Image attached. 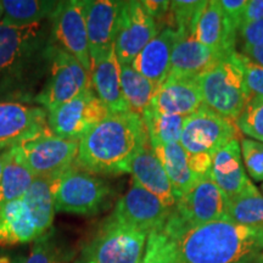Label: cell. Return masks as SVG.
Here are the masks:
<instances>
[{"label": "cell", "mask_w": 263, "mask_h": 263, "mask_svg": "<svg viewBox=\"0 0 263 263\" xmlns=\"http://www.w3.org/2000/svg\"><path fill=\"white\" fill-rule=\"evenodd\" d=\"M149 144L141 116L134 112L108 114L78 141L76 163L95 176L130 173L138 153Z\"/></svg>", "instance_id": "1"}, {"label": "cell", "mask_w": 263, "mask_h": 263, "mask_svg": "<svg viewBox=\"0 0 263 263\" xmlns=\"http://www.w3.org/2000/svg\"><path fill=\"white\" fill-rule=\"evenodd\" d=\"M183 263H255L263 252V227L221 219L174 236Z\"/></svg>", "instance_id": "2"}, {"label": "cell", "mask_w": 263, "mask_h": 263, "mask_svg": "<svg viewBox=\"0 0 263 263\" xmlns=\"http://www.w3.org/2000/svg\"><path fill=\"white\" fill-rule=\"evenodd\" d=\"M196 81L203 104L234 122L252 98L245 82L240 52L226 57Z\"/></svg>", "instance_id": "3"}, {"label": "cell", "mask_w": 263, "mask_h": 263, "mask_svg": "<svg viewBox=\"0 0 263 263\" xmlns=\"http://www.w3.org/2000/svg\"><path fill=\"white\" fill-rule=\"evenodd\" d=\"M52 193L55 211L87 217L104 211L114 196L110 183L77 163L52 178Z\"/></svg>", "instance_id": "4"}, {"label": "cell", "mask_w": 263, "mask_h": 263, "mask_svg": "<svg viewBox=\"0 0 263 263\" xmlns=\"http://www.w3.org/2000/svg\"><path fill=\"white\" fill-rule=\"evenodd\" d=\"M147 235L110 215L83 245L74 263H138Z\"/></svg>", "instance_id": "5"}, {"label": "cell", "mask_w": 263, "mask_h": 263, "mask_svg": "<svg viewBox=\"0 0 263 263\" xmlns=\"http://www.w3.org/2000/svg\"><path fill=\"white\" fill-rule=\"evenodd\" d=\"M229 218L228 201L210 173L180 196L167 219L163 232L174 238L194 227Z\"/></svg>", "instance_id": "6"}, {"label": "cell", "mask_w": 263, "mask_h": 263, "mask_svg": "<svg viewBox=\"0 0 263 263\" xmlns=\"http://www.w3.org/2000/svg\"><path fill=\"white\" fill-rule=\"evenodd\" d=\"M44 59L49 76L34 101L48 114L91 88L90 73L61 48L49 42L44 50Z\"/></svg>", "instance_id": "7"}, {"label": "cell", "mask_w": 263, "mask_h": 263, "mask_svg": "<svg viewBox=\"0 0 263 263\" xmlns=\"http://www.w3.org/2000/svg\"><path fill=\"white\" fill-rule=\"evenodd\" d=\"M11 154L34 178H54L76 163L78 141L55 136L48 128L11 147Z\"/></svg>", "instance_id": "8"}, {"label": "cell", "mask_w": 263, "mask_h": 263, "mask_svg": "<svg viewBox=\"0 0 263 263\" xmlns=\"http://www.w3.org/2000/svg\"><path fill=\"white\" fill-rule=\"evenodd\" d=\"M233 139H239L236 124L203 104L196 112L185 117L179 143L188 155L207 154L213 156Z\"/></svg>", "instance_id": "9"}, {"label": "cell", "mask_w": 263, "mask_h": 263, "mask_svg": "<svg viewBox=\"0 0 263 263\" xmlns=\"http://www.w3.org/2000/svg\"><path fill=\"white\" fill-rule=\"evenodd\" d=\"M50 24V43L72 55L91 74L84 0L59 2Z\"/></svg>", "instance_id": "10"}, {"label": "cell", "mask_w": 263, "mask_h": 263, "mask_svg": "<svg viewBox=\"0 0 263 263\" xmlns=\"http://www.w3.org/2000/svg\"><path fill=\"white\" fill-rule=\"evenodd\" d=\"M108 115L93 87L48 114V128L55 136L80 141Z\"/></svg>", "instance_id": "11"}, {"label": "cell", "mask_w": 263, "mask_h": 263, "mask_svg": "<svg viewBox=\"0 0 263 263\" xmlns=\"http://www.w3.org/2000/svg\"><path fill=\"white\" fill-rule=\"evenodd\" d=\"M161 31L141 2H122L115 35V51L121 65L132 64L143 48Z\"/></svg>", "instance_id": "12"}, {"label": "cell", "mask_w": 263, "mask_h": 263, "mask_svg": "<svg viewBox=\"0 0 263 263\" xmlns=\"http://www.w3.org/2000/svg\"><path fill=\"white\" fill-rule=\"evenodd\" d=\"M171 212L159 197L132 180L130 188L116 202L111 215L121 222L150 234L164 228Z\"/></svg>", "instance_id": "13"}, {"label": "cell", "mask_w": 263, "mask_h": 263, "mask_svg": "<svg viewBox=\"0 0 263 263\" xmlns=\"http://www.w3.org/2000/svg\"><path fill=\"white\" fill-rule=\"evenodd\" d=\"M48 129V112L35 104L0 101V153Z\"/></svg>", "instance_id": "14"}, {"label": "cell", "mask_w": 263, "mask_h": 263, "mask_svg": "<svg viewBox=\"0 0 263 263\" xmlns=\"http://www.w3.org/2000/svg\"><path fill=\"white\" fill-rule=\"evenodd\" d=\"M44 39L43 22L27 26L0 24V77L18 72L28 64Z\"/></svg>", "instance_id": "15"}, {"label": "cell", "mask_w": 263, "mask_h": 263, "mask_svg": "<svg viewBox=\"0 0 263 263\" xmlns=\"http://www.w3.org/2000/svg\"><path fill=\"white\" fill-rule=\"evenodd\" d=\"M121 5L122 2L116 0H84L91 67L103 60L115 47Z\"/></svg>", "instance_id": "16"}, {"label": "cell", "mask_w": 263, "mask_h": 263, "mask_svg": "<svg viewBox=\"0 0 263 263\" xmlns=\"http://www.w3.org/2000/svg\"><path fill=\"white\" fill-rule=\"evenodd\" d=\"M192 35L205 47L230 55L235 52L238 32L230 27L219 0H210L199 12Z\"/></svg>", "instance_id": "17"}, {"label": "cell", "mask_w": 263, "mask_h": 263, "mask_svg": "<svg viewBox=\"0 0 263 263\" xmlns=\"http://www.w3.org/2000/svg\"><path fill=\"white\" fill-rule=\"evenodd\" d=\"M211 176L227 201L254 185L246 174L239 139L230 140L213 154Z\"/></svg>", "instance_id": "18"}, {"label": "cell", "mask_w": 263, "mask_h": 263, "mask_svg": "<svg viewBox=\"0 0 263 263\" xmlns=\"http://www.w3.org/2000/svg\"><path fill=\"white\" fill-rule=\"evenodd\" d=\"M203 105L196 78L168 76L157 88L149 106L168 115L188 117Z\"/></svg>", "instance_id": "19"}, {"label": "cell", "mask_w": 263, "mask_h": 263, "mask_svg": "<svg viewBox=\"0 0 263 263\" xmlns=\"http://www.w3.org/2000/svg\"><path fill=\"white\" fill-rule=\"evenodd\" d=\"M177 34L178 37L172 51L168 76L197 78L228 57L205 47L192 34Z\"/></svg>", "instance_id": "20"}, {"label": "cell", "mask_w": 263, "mask_h": 263, "mask_svg": "<svg viewBox=\"0 0 263 263\" xmlns=\"http://www.w3.org/2000/svg\"><path fill=\"white\" fill-rule=\"evenodd\" d=\"M177 37L178 34L173 28L163 27L130 64L134 70L153 82L157 88L170 74L171 58Z\"/></svg>", "instance_id": "21"}, {"label": "cell", "mask_w": 263, "mask_h": 263, "mask_svg": "<svg viewBox=\"0 0 263 263\" xmlns=\"http://www.w3.org/2000/svg\"><path fill=\"white\" fill-rule=\"evenodd\" d=\"M130 174L133 182L159 197L161 202L172 211L178 202V197L150 144L143 147L134 157Z\"/></svg>", "instance_id": "22"}, {"label": "cell", "mask_w": 263, "mask_h": 263, "mask_svg": "<svg viewBox=\"0 0 263 263\" xmlns=\"http://www.w3.org/2000/svg\"><path fill=\"white\" fill-rule=\"evenodd\" d=\"M91 87L107 108L108 114L132 112L123 97L121 84V64L118 61L115 47L100 62L91 67Z\"/></svg>", "instance_id": "23"}, {"label": "cell", "mask_w": 263, "mask_h": 263, "mask_svg": "<svg viewBox=\"0 0 263 263\" xmlns=\"http://www.w3.org/2000/svg\"><path fill=\"white\" fill-rule=\"evenodd\" d=\"M39 236L37 226L24 200H16L0 207V246L27 244Z\"/></svg>", "instance_id": "24"}, {"label": "cell", "mask_w": 263, "mask_h": 263, "mask_svg": "<svg viewBox=\"0 0 263 263\" xmlns=\"http://www.w3.org/2000/svg\"><path fill=\"white\" fill-rule=\"evenodd\" d=\"M151 146V145H150ZM154 153L159 157L164 172L172 184L178 200L194 186L197 180L189 164V155L180 143L153 145Z\"/></svg>", "instance_id": "25"}, {"label": "cell", "mask_w": 263, "mask_h": 263, "mask_svg": "<svg viewBox=\"0 0 263 263\" xmlns=\"http://www.w3.org/2000/svg\"><path fill=\"white\" fill-rule=\"evenodd\" d=\"M22 200L37 226L39 234L43 235L50 230L57 212L52 193V178H34Z\"/></svg>", "instance_id": "26"}, {"label": "cell", "mask_w": 263, "mask_h": 263, "mask_svg": "<svg viewBox=\"0 0 263 263\" xmlns=\"http://www.w3.org/2000/svg\"><path fill=\"white\" fill-rule=\"evenodd\" d=\"M3 18L0 24L11 26H27L41 24L50 18L57 10L59 2L51 0H4L2 2Z\"/></svg>", "instance_id": "27"}, {"label": "cell", "mask_w": 263, "mask_h": 263, "mask_svg": "<svg viewBox=\"0 0 263 263\" xmlns=\"http://www.w3.org/2000/svg\"><path fill=\"white\" fill-rule=\"evenodd\" d=\"M121 84L129 110L141 116L150 105L157 85L134 70L130 64L121 65Z\"/></svg>", "instance_id": "28"}, {"label": "cell", "mask_w": 263, "mask_h": 263, "mask_svg": "<svg viewBox=\"0 0 263 263\" xmlns=\"http://www.w3.org/2000/svg\"><path fill=\"white\" fill-rule=\"evenodd\" d=\"M145 124L149 144L151 146L157 144L179 143L185 117L168 115L157 111L156 108L147 106L141 115Z\"/></svg>", "instance_id": "29"}, {"label": "cell", "mask_w": 263, "mask_h": 263, "mask_svg": "<svg viewBox=\"0 0 263 263\" xmlns=\"http://www.w3.org/2000/svg\"><path fill=\"white\" fill-rule=\"evenodd\" d=\"M74 257L76 250L51 228L34 240L31 252L21 263H68Z\"/></svg>", "instance_id": "30"}, {"label": "cell", "mask_w": 263, "mask_h": 263, "mask_svg": "<svg viewBox=\"0 0 263 263\" xmlns=\"http://www.w3.org/2000/svg\"><path fill=\"white\" fill-rule=\"evenodd\" d=\"M34 177L31 172L12 156L11 149L3 170L0 178V207L6 203L24 199L29 186L32 185Z\"/></svg>", "instance_id": "31"}, {"label": "cell", "mask_w": 263, "mask_h": 263, "mask_svg": "<svg viewBox=\"0 0 263 263\" xmlns=\"http://www.w3.org/2000/svg\"><path fill=\"white\" fill-rule=\"evenodd\" d=\"M228 215L234 222L263 227V195L255 185L228 200Z\"/></svg>", "instance_id": "32"}, {"label": "cell", "mask_w": 263, "mask_h": 263, "mask_svg": "<svg viewBox=\"0 0 263 263\" xmlns=\"http://www.w3.org/2000/svg\"><path fill=\"white\" fill-rule=\"evenodd\" d=\"M138 263H183L173 239L162 230L147 235L146 246Z\"/></svg>", "instance_id": "33"}, {"label": "cell", "mask_w": 263, "mask_h": 263, "mask_svg": "<svg viewBox=\"0 0 263 263\" xmlns=\"http://www.w3.org/2000/svg\"><path fill=\"white\" fill-rule=\"evenodd\" d=\"M206 2H171L167 27L180 34H192L195 20Z\"/></svg>", "instance_id": "34"}, {"label": "cell", "mask_w": 263, "mask_h": 263, "mask_svg": "<svg viewBox=\"0 0 263 263\" xmlns=\"http://www.w3.org/2000/svg\"><path fill=\"white\" fill-rule=\"evenodd\" d=\"M235 124L248 138L263 143V98L252 97Z\"/></svg>", "instance_id": "35"}, {"label": "cell", "mask_w": 263, "mask_h": 263, "mask_svg": "<svg viewBox=\"0 0 263 263\" xmlns=\"http://www.w3.org/2000/svg\"><path fill=\"white\" fill-rule=\"evenodd\" d=\"M240 149H241L242 162L245 171L250 178L255 182L263 180V143L251 139V138H240Z\"/></svg>", "instance_id": "36"}, {"label": "cell", "mask_w": 263, "mask_h": 263, "mask_svg": "<svg viewBox=\"0 0 263 263\" xmlns=\"http://www.w3.org/2000/svg\"><path fill=\"white\" fill-rule=\"evenodd\" d=\"M242 68H244L245 82L251 97L263 98V67L250 61L245 55L240 52Z\"/></svg>", "instance_id": "37"}, {"label": "cell", "mask_w": 263, "mask_h": 263, "mask_svg": "<svg viewBox=\"0 0 263 263\" xmlns=\"http://www.w3.org/2000/svg\"><path fill=\"white\" fill-rule=\"evenodd\" d=\"M238 39L240 42V47H241V51L248 48L263 44V18L240 28L238 32Z\"/></svg>", "instance_id": "38"}, {"label": "cell", "mask_w": 263, "mask_h": 263, "mask_svg": "<svg viewBox=\"0 0 263 263\" xmlns=\"http://www.w3.org/2000/svg\"><path fill=\"white\" fill-rule=\"evenodd\" d=\"M221 4L230 27L239 32L248 0H221Z\"/></svg>", "instance_id": "39"}, {"label": "cell", "mask_w": 263, "mask_h": 263, "mask_svg": "<svg viewBox=\"0 0 263 263\" xmlns=\"http://www.w3.org/2000/svg\"><path fill=\"white\" fill-rule=\"evenodd\" d=\"M189 164L192 172L195 176L196 180L211 173L212 168V156L207 154H197V155H189Z\"/></svg>", "instance_id": "40"}, {"label": "cell", "mask_w": 263, "mask_h": 263, "mask_svg": "<svg viewBox=\"0 0 263 263\" xmlns=\"http://www.w3.org/2000/svg\"><path fill=\"white\" fill-rule=\"evenodd\" d=\"M141 3L145 6L147 12L155 18L157 25L160 26L162 21H167L171 2H164V0H143Z\"/></svg>", "instance_id": "41"}, {"label": "cell", "mask_w": 263, "mask_h": 263, "mask_svg": "<svg viewBox=\"0 0 263 263\" xmlns=\"http://www.w3.org/2000/svg\"><path fill=\"white\" fill-rule=\"evenodd\" d=\"M263 18V0H248L244 15H242L241 27L254 24ZM240 27V28H241Z\"/></svg>", "instance_id": "42"}, {"label": "cell", "mask_w": 263, "mask_h": 263, "mask_svg": "<svg viewBox=\"0 0 263 263\" xmlns=\"http://www.w3.org/2000/svg\"><path fill=\"white\" fill-rule=\"evenodd\" d=\"M242 55H245L250 61H252L254 64L261 66L263 67V44L257 45V47L248 48L245 50L241 51Z\"/></svg>", "instance_id": "43"}, {"label": "cell", "mask_w": 263, "mask_h": 263, "mask_svg": "<svg viewBox=\"0 0 263 263\" xmlns=\"http://www.w3.org/2000/svg\"><path fill=\"white\" fill-rule=\"evenodd\" d=\"M22 257H14L9 254L0 252V263H21Z\"/></svg>", "instance_id": "44"}, {"label": "cell", "mask_w": 263, "mask_h": 263, "mask_svg": "<svg viewBox=\"0 0 263 263\" xmlns=\"http://www.w3.org/2000/svg\"><path fill=\"white\" fill-rule=\"evenodd\" d=\"M9 154H10V149L9 150H5V151H2V153H0V178H2L3 170H4V166H5L6 161H8Z\"/></svg>", "instance_id": "45"}, {"label": "cell", "mask_w": 263, "mask_h": 263, "mask_svg": "<svg viewBox=\"0 0 263 263\" xmlns=\"http://www.w3.org/2000/svg\"><path fill=\"white\" fill-rule=\"evenodd\" d=\"M255 263H263V252H262L261 255L258 256V258L256 259V262H255Z\"/></svg>", "instance_id": "46"}, {"label": "cell", "mask_w": 263, "mask_h": 263, "mask_svg": "<svg viewBox=\"0 0 263 263\" xmlns=\"http://www.w3.org/2000/svg\"><path fill=\"white\" fill-rule=\"evenodd\" d=\"M3 14H4V10H3V4L2 2H0V21H2L3 18Z\"/></svg>", "instance_id": "47"}, {"label": "cell", "mask_w": 263, "mask_h": 263, "mask_svg": "<svg viewBox=\"0 0 263 263\" xmlns=\"http://www.w3.org/2000/svg\"><path fill=\"white\" fill-rule=\"evenodd\" d=\"M259 189H261V190H262V193H263V183L261 184V188H259Z\"/></svg>", "instance_id": "48"}]
</instances>
